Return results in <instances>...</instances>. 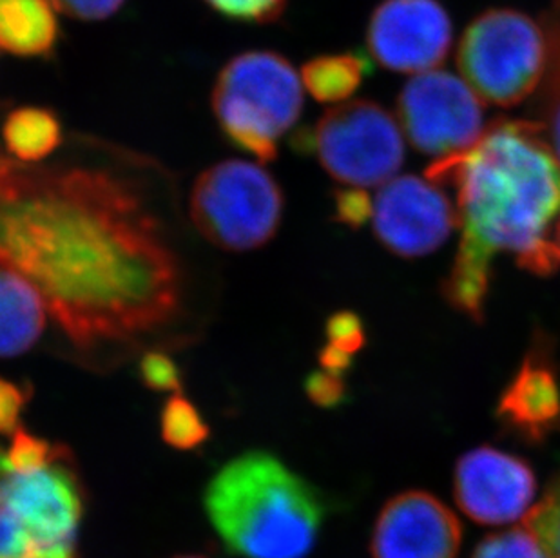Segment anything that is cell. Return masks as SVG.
I'll return each instance as SVG.
<instances>
[{
  "mask_svg": "<svg viewBox=\"0 0 560 558\" xmlns=\"http://www.w3.org/2000/svg\"><path fill=\"white\" fill-rule=\"evenodd\" d=\"M0 265L88 350L156 333L180 311V264L162 225L127 179L101 168L0 159Z\"/></svg>",
  "mask_w": 560,
  "mask_h": 558,
  "instance_id": "obj_1",
  "label": "cell"
},
{
  "mask_svg": "<svg viewBox=\"0 0 560 558\" xmlns=\"http://www.w3.org/2000/svg\"><path fill=\"white\" fill-rule=\"evenodd\" d=\"M427 176L455 189L460 240L443 289L454 309L482 322L501 254L540 278L560 269V164L539 121H493L474 148L435 160Z\"/></svg>",
  "mask_w": 560,
  "mask_h": 558,
  "instance_id": "obj_2",
  "label": "cell"
},
{
  "mask_svg": "<svg viewBox=\"0 0 560 558\" xmlns=\"http://www.w3.org/2000/svg\"><path fill=\"white\" fill-rule=\"evenodd\" d=\"M223 546L242 558H305L327 519L317 488L267 452L225 464L203 493Z\"/></svg>",
  "mask_w": 560,
  "mask_h": 558,
  "instance_id": "obj_3",
  "label": "cell"
},
{
  "mask_svg": "<svg viewBox=\"0 0 560 558\" xmlns=\"http://www.w3.org/2000/svg\"><path fill=\"white\" fill-rule=\"evenodd\" d=\"M211 104L229 142L267 164L276 160L281 138L300 120L302 80L283 55L253 49L223 66Z\"/></svg>",
  "mask_w": 560,
  "mask_h": 558,
  "instance_id": "obj_4",
  "label": "cell"
},
{
  "mask_svg": "<svg viewBox=\"0 0 560 558\" xmlns=\"http://www.w3.org/2000/svg\"><path fill=\"white\" fill-rule=\"evenodd\" d=\"M550 62L542 22L523 11L493 8L466 27L457 48L463 79L485 104L513 107L539 91Z\"/></svg>",
  "mask_w": 560,
  "mask_h": 558,
  "instance_id": "obj_5",
  "label": "cell"
},
{
  "mask_svg": "<svg viewBox=\"0 0 560 558\" xmlns=\"http://www.w3.org/2000/svg\"><path fill=\"white\" fill-rule=\"evenodd\" d=\"M283 207L275 176L244 160L206 168L190 190V220L207 242L228 253L267 245L280 229Z\"/></svg>",
  "mask_w": 560,
  "mask_h": 558,
  "instance_id": "obj_6",
  "label": "cell"
},
{
  "mask_svg": "<svg viewBox=\"0 0 560 558\" xmlns=\"http://www.w3.org/2000/svg\"><path fill=\"white\" fill-rule=\"evenodd\" d=\"M402 129L381 104L352 101L330 107L314 131L300 135L332 178L369 189L396 178L405 162Z\"/></svg>",
  "mask_w": 560,
  "mask_h": 558,
  "instance_id": "obj_7",
  "label": "cell"
},
{
  "mask_svg": "<svg viewBox=\"0 0 560 558\" xmlns=\"http://www.w3.org/2000/svg\"><path fill=\"white\" fill-rule=\"evenodd\" d=\"M0 501L26 535L32 558H80L85 491L69 455L38 468L0 474Z\"/></svg>",
  "mask_w": 560,
  "mask_h": 558,
  "instance_id": "obj_8",
  "label": "cell"
},
{
  "mask_svg": "<svg viewBox=\"0 0 560 558\" xmlns=\"http://www.w3.org/2000/svg\"><path fill=\"white\" fill-rule=\"evenodd\" d=\"M397 120L413 148L435 160L465 153L487 129L485 102L465 79L432 69L408 80Z\"/></svg>",
  "mask_w": 560,
  "mask_h": 558,
  "instance_id": "obj_9",
  "label": "cell"
},
{
  "mask_svg": "<svg viewBox=\"0 0 560 558\" xmlns=\"http://www.w3.org/2000/svg\"><path fill=\"white\" fill-rule=\"evenodd\" d=\"M372 229L390 253L421 258L443 245L455 226L457 211L434 179L396 176L372 198Z\"/></svg>",
  "mask_w": 560,
  "mask_h": 558,
  "instance_id": "obj_10",
  "label": "cell"
},
{
  "mask_svg": "<svg viewBox=\"0 0 560 558\" xmlns=\"http://www.w3.org/2000/svg\"><path fill=\"white\" fill-rule=\"evenodd\" d=\"M452 38V21L438 0H385L366 30L372 58L396 73L438 69L448 57Z\"/></svg>",
  "mask_w": 560,
  "mask_h": 558,
  "instance_id": "obj_11",
  "label": "cell"
},
{
  "mask_svg": "<svg viewBox=\"0 0 560 558\" xmlns=\"http://www.w3.org/2000/svg\"><path fill=\"white\" fill-rule=\"evenodd\" d=\"M535 493L532 464L499 447H476L455 464V502L482 526H504L528 515Z\"/></svg>",
  "mask_w": 560,
  "mask_h": 558,
  "instance_id": "obj_12",
  "label": "cell"
},
{
  "mask_svg": "<svg viewBox=\"0 0 560 558\" xmlns=\"http://www.w3.org/2000/svg\"><path fill=\"white\" fill-rule=\"evenodd\" d=\"M463 527L454 511L429 491H402L381 508L372 558H459Z\"/></svg>",
  "mask_w": 560,
  "mask_h": 558,
  "instance_id": "obj_13",
  "label": "cell"
},
{
  "mask_svg": "<svg viewBox=\"0 0 560 558\" xmlns=\"http://www.w3.org/2000/svg\"><path fill=\"white\" fill-rule=\"evenodd\" d=\"M502 425L529 444L560 432V381L548 348L535 345L498 405Z\"/></svg>",
  "mask_w": 560,
  "mask_h": 558,
  "instance_id": "obj_14",
  "label": "cell"
},
{
  "mask_svg": "<svg viewBox=\"0 0 560 558\" xmlns=\"http://www.w3.org/2000/svg\"><path fill=\"white\" fill-rule=\"evenodd\" d=\"M43 294L10 267L0 265V358H16L35 347L48 322Z\"/></svg>",
  "mask_w": 560,
  "mask_h": 558,
  "instance_id": "obj_15",
  "label": "cell"
},
{
  "mask_svg": "<svg viewBox=\"0 0 560 558\" xmlns=\"http://www.w3.org/2000/svg\"><path fill=\"white\" fill-rule=\"evenodd\" d=\"M59 19L49 0H0V51L24 58L54 54Z\"/></svg>",
  "mask_w": 560,
  "mask_h": 558,
  "instance_id": "obj_16",
  "label": "cell"
},
{
  "mask_svg": "<svg viewBox=\"0 0 560 558\" xmlns=\"http://www.w3.org/2000/svg\"><path fill=\"white\" fill-rule=\"evenodd\" d=\"M5 148L19 162L37 164L48 159L62 143L59 118L46 107H19L2 127Z\"/></svg>",
  "mask_w": 560,
  "mask_h": 558,
  "instance_id": "obj_17",
  "label": "cell"
},
{
  "mask_svg": "<svg viewBox=\"0 0 560 558\" xmlns=\"http://www.w3.org/2000/svg\"><path fill=\"white\" fill-rule=\"evenodd\" d=\"M369 71L371 63L361 54L322 55L303 66L302 79L317 102L338 104L360 90Z\"/></svg>",
  "mask_w": 560,
  "mask_h": 558,
  "instance_id": "obj_18",
  "label": "cell"
},
{
  "mask_svg": "<svg viewBox=\"0 0 560 558\" xmlns=\"http://www.w3.org/2000/svg\"><path fill=\"white\" fill-rule=\"evenodd\" d=\"M550 44V62L540 85L537 102V118L545 131L546 140L560 164V0L551 5L550 13L542 19Z\"/></svg>",
  "mask_w": 560,
  "mask_h": 558,
  "instance_id": "obj_19",
  "label": "cell"
},
{
  "mask_svg": "<svg viewBox=\"0 0 560 558\" xmlns=\"http://www.w3.org/2000/svg\"><path fill=\"white\" fill-rule=\"evenodd\" d=\"M160 427L165 443L182 452L195 450L206 443L211 433L198 408L180 394H173L165 400Z\"/></svg>",
  "mask_w": 560,
  "mask_h": 558,
  "instance_id": "obj_20",
  "label": "cell"
},
{
  "mask_svg": "<svg viewBox=\"0 0 560 558\" xmlns=\"http://www.w3.org/2000/svg\"><path fill=\"white\" fill-rule=\"evenodd\" d=\"M524 526L539 538L550 558H560V472L545 497L524 516Z\"/></svg>",
  "mask_w": 560,
  "mask_h": 558,
  "instance_id": "obj_21",
  "label": "cell"
},
{
  "mask_svg": "<svg viewBox=\"0 0 560 558\" xmlns=\"http://www.w3.org/2000/svg\"><path fill=\"white\" fill-rule=\"evenodd\" d=\"M471 558H550L528 527L492 533L477 544Z\"/></svg>",
  "mask_w": 560,
  "mask_h": 558,
  "instance_id": "obj_22",
  "label": "cell"
},
{
  "mask_svg": "<svg viewBox=\"0 0 560 558\" xmlns=\"http://www.w3.org/2000/svg\"><path fill=\"white\" fill-rule=\"evenodd\" d=\"M69 455L60 444H49L46 439L35 438L24 428H16L11 433V447L8 452V463L11 469H30L46 466L57 458Z\"/></svg>",
  "mask_w": 560,
  "mask_h": 558,
  "instance_id": "obj_23",
  "label": "cell"
},
{
  "mask_svg": "<svg viewBox=\"0 0 560 558\" xmlns=\"http://www.w3.org/2000/svg\"><path fill=\"white\" fill-rule=\"evenodd\" d=\"M220 15L240 22L269 24L283 15L289 0H203Z\"/></svg>",
  "mask_w": 560,
  "mask_h": 558,
  "instance_id": "obj_24",
  "label": "cell"
},
{
  "mask_svg": "<svg viewBox=\"0 0 560 558\" xmlns=\"http://www.w3.org/2000/svg\"><path fill=\"white\" fill-rule=\"evenodd\" d=\"M365 345V328L352 312H338L327 323V347L352 358Z\"/></svg>",
  "mask_w": 560,
  "mask_h": 558,
  "instance_id": "obj_25",
  "label": "cell"
},
{
  "mask_svg": "<svg viewBox=\"0 0 560 558\" xmlns=\"http://www.w3.org/2000/svg\"><path fill=\"white\" fill-rule=\"evenodd\" d=\"M142 381L149 388L156 392H171V395L182 391L180 370L175 361L162 352H149L140 363Z\"/></svg>",
  "mask_w": 560,
  "mask_h": 558,
  "instance_id": "obj_26",
  "label": "cell"
},
{
  "mask_svg": "<svg viewBox=\"0 0 560 558\" xmlns=\"http://www.w3.org/2000/svg\"><path fill=\"white\" fill-rule=\"evenodd\" d=\"M334 218L345 225L358 226L371 220L372 198L366 195L365 189H345L339 190L334 196Z\"/></svg>",
  "mask_w": 560,
  "mask_h": 558,
  "instance_id": "obj_27",
  "label": "cell"
},
{
  "mask_svg": "<svg viewBox=\"0 0 560 558\" xmlns=\"http://www.w3.org/2000/svg\"><path fill=\"white\" fill-rule=\"evenodd\" d=\"M55 10L77 21H106L126 0H49Z\"/></svg>",
  "mask_w": 560,
  "mask_h": 558,
  "instance_id": "obj_28",
  "label": "cell"
},
{
  "mask_svg": "<svg viewBox=\"0 0 560 558\" xmlns=\"http://www.w3.org/2000/svg\"><path fill=\"white\" fill-rule=\"evenodd\" d=\"M305 391L312 403L323 408H334L339 403H343L347 395V386H345L343 377L339 375L328 374V372H314L308 375L305 383Z\"/></svg>",
  "mask_w": 560,
  "mask_h": 558,
  "instance_id": "obj_29",
  "label": "cell"
},
{
  "mask_svg": "<svg viewBox=\"0 0 560 558\" xmlns=\"http://www.w3.org/2000/svg\"><path fill=\"white\" fill-rule=\"evenodd\" d=\"M26 400V392L10 381L0 380V435L15 432Z\"/></svg>",
  "mask_w": 560,
  "mask_h": 558,
  "instance_id": "obj_30",
  "label": "cell"
},
{
  "mask_svg": "<svg viewBox=\"0 0 560 558\" xmlns=\"http://www.w3.org/2000/svg\"><path fill=\"white\" fill-rule=\"evenodd\" d=\"M553 243H556L557 251H559L560 256V217L556 223V231H553Z\"/></svg>",
  "mask_w": 560,
  "mask_h": 558,
  "instance_id": "obj_31",
  "label": "cell"
},
{
  "mask_svg": "<svg viewBox=\"0 0 560 558\" xmlns=\"http://www.w3.org/2000/svg\"><path fill=\"white\" fill-rule=\"evenodd\" d=\"M175 558H207V557H201V555H182V557H175Z\"/></svg>",
  "mask_w": 560,
  "mask_h": 558,
  "instance_id": "obj_32",
  "label": "cell"
}]
</instances>
